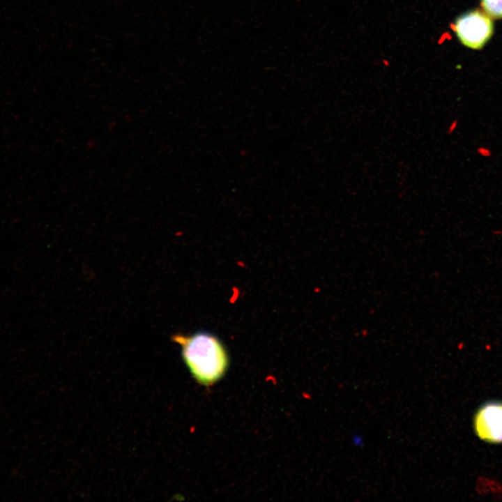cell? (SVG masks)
Listing matches in <instances>:
<instances>
[{
  "mask_svg": "<svg viewBox=\"0 0 502 502\" xmlns=\"http://www.w3.org/2000/svg\"><path fill=\"white\" fill-rule=\"evenodd\" d=\"M172 340L180 346L186 367L199 384L213 385L226 374L229 356L222 342L214 334L203 330L189 335L177 333Z\"/></svg>",
  "mask_w": 502,
  "mask_h": 502,
  "instance_id": "1",
  "label": "cell"
},
{
  "mask_svg": "<svg viewBox=\"0 0 502 502\" xmlns=\"http://www.w3.org/2000/svg\"><path fill=\"white\" fill-rule=\"evenodd\" d=\"M452 29L464 45L472 49H480L490 38L493 24L487 15L474 10L459 17Z\"/></svg>",
  "mask_w": 502,
  "mask_h": 502,
  "instance_id": "2",
  "label": "cell"
},
{
  "mask_svg": "<svg viewBox=\"0 0 502 502\" xmlns=\"http://www.w3.org/2000/svg\"><path fill=\"white\" fill-rule=\"evenodd\" d=\"M473 425L480 440L502 443V402L491 401L480 406L474 415Z\"/></svg>",
  "mask_w": 502,
  "mask_h": 502,
  "instance_id": "3",
  "label": "cell"
},
{
  "mask_svg": "<svg viewBox=\"0 0 502 502\" xmlns=\"http://www.w3.org/2000/svg\"><path fill=\"white\" fill-rule=\"evenodd\" d=\"M486 13L494 18H502V0H482Z\"/></svg>",
  "mask_w": 502,
  "mask_h": 502,
  "instance_id": "4",
  "label": "cell"
},
{
  "mask_svg": "<svg viewBox=\"0 0 502 502\" xmlns=\"http://www.w3.org/2000/svg\"><path fill=\"white\" fill-rule=\"evenodd\" d=\"M476 151L479 155L483 158H489L492 155V150L485 146H478L476 148Z\"/></svg>",
  "mask_w": 502,
  "mask_h": 502,
  "instance_id": "5",
  "label": "cell"
},
{
  "mask_svg": "<svg viewBox=\"0 0 502 502\" xmlns=\"http://www.w3.org/2000/svg\"><path fill=\"white\" fill-rule=\"evenodd\" d=\"M458 124H459V121L457 119H453L452 121H451L447 128V131H446L447 134L448 135L452 134L457 129Z\"/></svg>",
  "mask_w": 502,
  "mask_h": 502,
  "instance_id": "6",
  "label": "cell"
}]
</instances>
